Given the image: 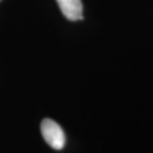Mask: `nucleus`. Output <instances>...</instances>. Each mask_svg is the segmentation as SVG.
I'll use <instances>...</instances> for the list:
<instances>
[{
  "mask_svg": "<svg viewBox=\"0 0 153 153\" xmlns=\"http://www.w3.org/2000/svg\"><path fill=\"white\" fill-rule=\"evenodd\" d=\"M41 133L44 140L50 147L60 151L66 144V135L63 129L56 122L45 118L41 123Z\"/></svg>",
  "mask_w": 153,
  "mask_h": 153,
  "instance_id": "1",
  "label": "nucleus"
},
{
  "mask_svg": "<svg viewBox=\"0 0 153 153\" xmlns=\"http://www.w3.org/2000/svg\"><path fill=\"white\" fill-rule=\"evenodd\" d=\"M60 10L70 21L82 19V4L81 0H56Z\"/></svg>",
  "mask_w": 153,
  "mask_h": 153,
  "instance_id": "2",
  "label": "nucleus"
}]
</instances>
